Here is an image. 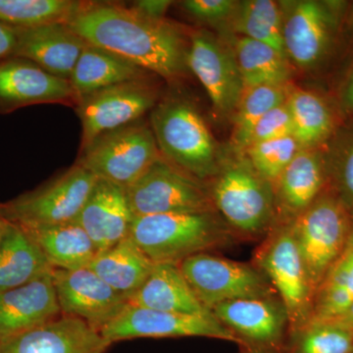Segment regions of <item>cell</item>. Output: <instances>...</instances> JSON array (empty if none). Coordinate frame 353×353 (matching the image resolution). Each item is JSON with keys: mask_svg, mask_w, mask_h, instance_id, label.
<instances>
[{"mask_svg": "<svg viewBox=\"0 0 353 353\" xmlns=\"http://www.w3.org/2000/svg\"><path fill=\"white\" fill-rule=\"evenodd\" d=\"M67 25L85 43L166 80H175L189 68V44L164 19L145 17L119 4L85 2Z\"/></svg>", "mask_w": 353, "mask_h": 353, "instance_id": "6da1fadb", "label": "cell"}, {"mask_svg": "<svg viewBox=\"0 0 353 353\" xmlns=\"http://www.w3.org/2000/svg\"><path fill=\"white\" fill-rule=\"evenodd\" d=\"M150 124L162 157L197 181L217 175L222 160L196 106L180 99L155 105Z\"/></svg>", "mask_w": 353, "mask_h": 353, "instance_id": "7a4b0ae2", "label": "cell"}, {"mask_svg": "<svg viewBox=\"0 0 353 353\" xmlns=\"http://www.w3.org/2000/svg\"><path fill=\"white\" fill-rule=\"evenodd\" d=\"M129 236L154 263L180 264L230 241L226 224L213 211L136 217Z\"/></svg>", "mask_w": 353, "mask_h": 353, "instance_id": "3957f363", "label": "cell"}, {"mask_svg": "<svg viewBox=\"0 0 353 353\" xmlns=\"http://www.w3.org/2000/svg\"><path fill=\"white\" fill-rule=\"evenodd\" d=\"M214 178L211 199L227 223L250 236L268 229L276 210L274 185L245 155L222 162Z\"/></svg>", "mask_w": 353, "mask_h": 353, "instance_id": "277c9868", "label": "cell"}, {"mask_svg": "<svg viewBox=\"0 0 353 353\" xmlns=\"http://www.w3.org/2000/svg\"><path fill=\"white\" fill-rule=\"evenodd\" d=\"M279 3L285 53L290 63L303 71L320 68L338 43L345 2L292 0Z\"/></svg>", "mask_w": 353, "mask_h": 353, "instance_id": "5b68a950", "label": "cell"}, {"mask_svg": "<svg viewBox=\"0 0 353 353\" xmlns=\"http://www.w3.org/2000/svg\"><path fill=\"white\" fill-rule=\"evenodd\" d=\"M352 213L334 192H324L292 220L297 248L313 294L345 248Z\"/></svg>", "mask_w": 353, "mask_h": 353, "instance_id": "8992f818", "label": "cell"}, {"mask_svg": "<svg viewBox=\"0 0 353 353\" xmlns=\"http://www.w3.org/2000/svg\"><path fill=\"white\" fill-rule=\"evenodd\" d=\"M99 178L80 164L38 189L0 204V215L23 228L75 222Z\"/></svg>", "mask_w": 353, "mask_h": 353, "instance_id": "52a82bcc", "label": "cell"}, {"mask_svg": "<svg viewBox=\"0 0 353 353\" xmlns=\"http://www.w3.org/2000/svg\"><path fill=\"white\" fill-rule=\"evenodd\" d=\"M152 128L134 122L92 141L77 163L128 190L161 157Z\"/></svg>", "mask_w": 353, "mask_h": 353, "instance_id": "ba28073f", "label": "cell"}, {"mask_svg": "<svg viewBox=\"0 0 353 353\" xmlns=\"http://www.w3.org/2000/svg\"><path fill=\"white\" fill-rule=\"evenodd\" d=\"M257 266L277 290L292 334L307 324L314 294L297 248L292 221L274 230L255 254Z\"/></svg>", "mask_w": 353, "mask_h": 353, "instance_id": "9c48e42d", "label": "cell"}, {"mask_svg": "<svg viewBox=\"0 0 353 353\" xmlns=\"http://www.w3.org/2000/svg\"><path fill=\"white\" fill-rule=\"evenodd\" d=\"M134 218L141 216L213 211L212 199L199 181L163 157L126 190Z\"/></svg>", "mask_w": 353, "mask_h": 353, "instance_id": "30bf717a", "label": "cell"}, {"mask_svg": "<svg viewBox=\"0 0 353 353\" xmlns=\"http://www.w3.org/2000/svg\"><path fill=\"white\" fill-rule=\"evenodd\" d=\"M179 266L199 301L210 311L226 301L271 296L266 279L248 264L202 252Z\"/></svg>", "mask_w": 353, "mask_h": 353, "instance_id": "8fae6325", "label": "cell"}, {"mask_svg": "<svg viewBox=\"0 0 353 353\" xmlns=\"http://www.w3.org/2000/svg\"><path fill=\"white\" fill-rule=\"evenodd\" d=\"M109 343L139 338L201 336L232 341L243 347L238 336L214 315H188L138 307L128 304L115 319L101 330Z\"/></svg>", "mask_w": 353, "mask_h": 353, "instance_id": "7c38bea8", "label": "cell"}, {"mask_svg": "<svg viewBox=\"0 0 353 353\" xmlns=\"http://www.w3.org/2000/svg\"><path fill=\"white\" fill-rule=\"evenodd\" d=\"M148 80L132 81L97 90L77 101L82 122V150L106 132L137 122L157 102Z\"/></svg>", "mask_w": 353, "mask_h": 353, "instance_id": "4fadbf2b", "label": "cell"}, {"mask_svg": "<svg viewBox=\"0 0 353 353\" xmlns=\"http://www.w3.org/2000/svg\"><path fill=\"white\" fill-rule=\"evenodd\" d=\"M188 67L205 88L218 115L232 117L245 87L230 43L206 30L192 32Z\"/></svg>", "mask_w": 353, "mask_h": 353, "instance_id": "5bb4252c", "label": "cell"}, {"mask_svg": "<svg viewBox=\"0 0 353 353\" xmlns=\"http://www.w3.org/2000/svg\"><path fill=\"white\" fill-rule=\"evenodd\" d=\"M53 284L61 314L78 318L101 332L129 304L92 269H53Z\"/></svg>", "mask_w": 353, "mask_h": 353, "instance_id": "9a60e30c", "label": "cell"}, {"mask_svg": "<svg viewBox=\"0 0 353 353\" xmlns=\"http://www.w3.org/2000/svg\"><path fill=\"white\" fill-rule=\"evenodd\" d=\"M213 315L243 343V348L280 353L285 347L287 312L271 297L241 299L218 304Z\"/></svg>", "mask_w": 353, "mask_h": 353, "instance_id": "2e32d148", "label": "cell"}, {"mask_svg": "<svg viewBox=\"0 0 353 353\" xmlns=\"http://www.w3.org/2000/svg\"><path fill=\"white\" fill-rule=\"evenodd\" d=\"M46 103L76 106L69 81L51 75L23 57L0 60V115Z\"/></svg>", "mask_w": 353, "mask_h": 353, "instance_id": "e0dca14e", "label": "cell"}, {"mask_svg": "<svg viewBox=\"0 0 353 353\" xmlns=\"http://www.w3.org/2000/svg\"><path fill=\"white\" fill-rule=\"evenodd\" d=\"M110 345L101 332L88 323L61 315L0 341V353H105Z\"/></svg>", "mask_w": 353, "mask_h": 353, "instance_id": "ac0fdd59", "label": "cell"}, {"mask_svg": "<svg viewBox=\"0 0 353 353\" xmlns=\"http://www.w3.org/2000/svg\"><path fill=\"white\" fill-rule=\"evenodd\" d=\"M134 220L126 190L99 179L75 222L99 252L128 238Z\"/></svg>", "mask_w": 353, "mask_h": 353, "instance_id": "d6986e66", "label": "cell"}, {"mask_svg": "<svg viewBox=\"0 0 353 353\" xmlns=\"http://www.w3.org/2000/svg\"><path fill=\"white\" fill-rule=\"evenodd\" d=\"M52 272L0 292V341L37 328L62 315Z\"/></svg>", "mask_w": 353, "mask_h": 353, "instance_id": "ffe728a7", "label": "cell"}, {"mask_svg": "<svg viewBox=\"0 0 353 353\" xmlns=\"http://www.w3.org/2000/svg\"><path fill=\"white\" fill-rule=\"evenodd\" d=\"M87 43L67 23L18 29L15 55L34 62L44 71L68 80Z\"/></svg>", "mask_w": 353, "mask_h": 353, "instance_id": "44dd1931", "label": "cell"}, {"mask_svg": "<svg viewBox=\"0 0 353 353\" xmlns=\"http://www.w3.org/2000/svg\"><path fill=\"white\" fill-rule=\"evenodd\" d=\"M329 181L327 150L301 148L274 185L276 208L294 220L324 194Z\"/></svg>", "mask_w": 353, "mask_h": 353, "instance_id": "7402d4cb", "label": "cell"}, {"mask_svg": "<svg viewBox=\"0 0 353 353\" xmlns=\"http://www.w3.org/2000/svg\"><path fill=\"white\" fill-rule=\"evenodd\" d=\"M138 307L188 315H211L202 305L179 264L155 263L145 284L129 299Z\"/></svg>", "mask_w": 353, "mask_h": 353, "instance_id": "603a6c76", "label": "cell"}, {"mask_svg": "<svg viewBox=\"0 0 353 353\" xmlns=\"http://www.w3.org/2000/svg\"><path fill=\"white\" fill-rule=\"evenodd\" d=\"M150 72L97 46L87 44L70 76L77 97L132 81L148 80Z\"/></svg>", "mask_w": 353, "mask_h": 353, "instance_id": "cb8c5ba5", "label": "cell"}, {"mask_svg": "<svg viewBox=\"0 0 353 353\" xmlns=\"http://www.w3.org/2000/svg\"><path fill=\"white\" fill-rule=\"evenodd\" d=\"M52 271L32 236L22 227L7 221L0 241V292L27 284Z\"/></svg>", "mask_w": 353, "mask_h": 353, "instance_id": "d4e9b609", "label": "cell"}, {"mask_svg": "<svg viewBox=\"0 0 353 353\" xmlns=\"http://www.w3.org/2000/svg\"><path fill=\"white\" fill-rule=\"evenodd\" d=\"M292 122V136L303 148H322L336 136V106L310 90L290 88L287 99Z\"/></svg>", "mask_w": 353, "mask_h": 353, "instance_id": "484cf974", "label": "cell"}, {"mask_svg": "<svg viewBox=\"0 0 353 353\" xmlns=\"http://www.w3.org/2000/svg\"><path fill=\"white\" fill-rule=\"evenodd\" d=\"M154 264L128 236L112 248L97 252L88 268L129 299L145 284Z\"/></svg>", "mask_w": 353, "mask_h": 353, "instance_id": "4316f807", "label": "cell"}, {"mask_svg": "<svg viewBox=\"0 0 353 353\" xmlns=\"http://www.w3.org/2000/svg\"><path fill=\"white\" fill-rule=\"evenodd\" d=\"M23 229L41 248L53 269L85 268L99 252L90 236L76 222Z\"/></svg>", "mask_w": 353, "mask_h": 353, "instance_id": "83f0119b", "label": "cell"}, {"mask_svg": "<svg viewBox=\"0 0 353 353\" xmlns=\"http://www.w3.org/2000/svg\"><path fill=\"white\" fill-rule=\"evenodd\" d=\"M352 303L353 223L345 248L316 292L310 318L305 327L332 321L343 314Z\"/></svg>", "mask_w": 353, "mask_h": 353, "instance_id": "f1b7e54d", "label": "cell"}, {"mask_svg": "<svg viewBox=\"0 0 353 353\" xmlns=\"http://www.w3.org/2000/svg\"><path fill=\"white\" fill-rule=\"evenodd\" d=\"M234 51L245 88L262 85H288L290 63L275 48L245 37H234Z\"/></svg>", "mask_w": 353, "mask_h": 353, "instance_id": "f546056e", "label": "cell"}, {"mask_svg": "<svg viewBox=\"0 0 353 353\" xmlns=\"http://www.w3.org/2000/svg\"><path fill=\"white\" fill-rule=\"evenodd\" d=\"M229 28L239 36L268 44L287 57L283 41L282 10L279 2L239 1Z\"/></svg>", "mask_w": 353, "mask_h": 353, "instance_id": "4dcf8cb0", "label": "cell"}, {"mask_svg": "<svg viewBox=\"0 0 353 353\" xmlns=\"http://www.w3.org/2000/svg\"><path fill=\"white\" fill-rule=\"evenodd\" d=\"M83 3L72 0H0V23L17 29L68 23Z\"/></svg>", "mask_w": 353, "mask_h": 353, "instance_id": "1f68e13d", "label": "cell"}, {"mask_svg": "<svg viewBox=\"0 0 353 353\" xmlns=\"http://www.w3.org/2000/svg\"><path fill=\"white\" fill-rule=\"evenodd\" d=\"M290 92L288 85H262L243 90L232 116L236 150L241 152L246 136L262 116L287 102Z\"/></svg>", "mask_w": 353, "mask_h": 353, "instance_id": "d6a6232c", "label": "cell"}, {"mask_svg": "<svg viewBox=\"0 0 353 353\" xmlns=\"http://www.w3.org/2000/svg\"><path fill=\"white\" fill-rule=\"evenodd\" d=\"M301 148L294 137L289 136L254 143L243 152L259 175L275 185Z\"/></svg>", "mask_w": 353, "mask_h": 353, "instance_id": "836d02e7", "label": "cell"}, {"mask_svg": "<svg viewBox=\"0 0 353 353\" xmlns=\"http://www.w3.org/2000/svg\"><path fill=\"white\" fill-rule=\"evenodd\" d=\"M294 338V353H353V332L336 322L309 325Z\"/></svg>", "mask_w": 353, "mask_h": 353, "instance_id": "e575fe53", "label": "cell"}, {"mask_svg": "<svg viewBox=\"0 0 353 353\" xmlns=\"http://www.w3.org/2000/svg\"><path fill=\"white\" fill-rule=\"evenodd\" d=\"M327 152L334 192L353 215V128L336 139Z\"/></svg>", "mask_w": 353, "mask_h": 353, "instance_id": "d590c367", "label": "cell"}, {"mask_svg": "<svg viewBox=\"0 0 353 353\" xmlns=\"http://www.w3.org/2000/svg\"><path fill=\"white\" fill-rule=\"evenodd\" d=\"M292 117L285 102L265 114L253 125L243 141L241 152L254 143L292 136Z\"/></svg>", "mask_w": 353, "mask_h": 353, "instance_id": "8d00e7d4", "label": "cell"}, {"mask_svg": "<svg viewBox=\"0 0 353 353\" xmlns=\"http://www.w3.org/2000/svg\"><path fill=\"white\" fill-rule=\"evenodd\" d=\"M239 1L234 0H185V12L199 22L214 27L230 26Z\"/></svg>", "mask_w": 353, "mask_h": 353, "instance_id": "74e56055", "label": "cell"}, {"mask_svg": "<svg viewBox=\"0 0 353 353\" xmlns=\"http://www.w3.org/2000/svg\"><path fill=\"white\" fill-rule=\"evenodd\" d=\"M334 106L343 119L353 118V57L336 88Z\"/></svg>", "mask_w": 353, "mask_h": 353, "instance_id": "f35d334b", "label": "cell"}, {"mask_svg": "<svg viewBox=\"0 0 353 353\" xmlns=\"http://www.w3.org/2000/svg\"><path fill=\"white\" fill-rule=\"evenodd\" d=\"M173 2L169 0H139L132 4V10L145 17L155 20H163L165 14Z\"/></svg>", "mask_w": 353, "mask_h": 353, "instance_id": "ab89813d", "label": "cell"}, {"mask_svg": "<svg viewBox=\"0 0 353 353\" xmlns=\"http://www.w3.org/2000/svg\"><path fill=\"white\" fill-rule=\"evenodd\" d=\"M17 43V28L0 23V60L14 57Z\"/></svg>", "mask_w": 353, "mask_h": 353, "instance_id": "60d3db41", "label": "cell"}, {"mask_svg": "<svg viewBox=\"0 0 353 353\" xmlns=\"http://www.w3.org/2000/svg\"><path fill=\"white\" fill-rule=\"evenodd\" d=\"M332 321L338 323L341 326L345 327V328L353 332V303L343 314L336 317V319L332 320Z\"/></svg>", "mask_w": 353, "mask_h": 353, "instance_id": "b9f144b4", "label": "cell"}, {"mask_svg": "<svg viewBox=\"0 0 353 353\" xmlns=\"http://www.w3.org/2000/svg\"><path fill=\"white\" fill-rule=\"evenodd\" d=\"M7 221L0 215V241H1L2 236H3L4 229H6Z\"/></svg>", "mask_w": 353, "mask_h": 353, "instance_id": "7bdbcfd3", "label": "cell"}, {"mask_svg": "<svg viewBox=\"0 0 353 353\" xmlns=\"http://www.w3.org/2000/svg\"><path fill=\"white\" fill-rule=\"evenodd\" d=\"M243 353H271V352H259V350H248V348H243Z\"/></svg>", "mask_w": 353, "mask_h": 353, "instance_id": "ee69618b", "label": "cell"}, {"mask_svg": "<svg viewBox=\"0 0 353 353\" xmlns=\"http://www.w3.org/2000/svg\"><path fill=\"white\" fill-rule=\"evenodd\" d=\"M350 25H352V30H353V6H352V11H350Z\"/></svg>", "mask_w": 353, "mask_h": 353, "instance_id": "f6af8a7d", "label": "cell"}]
</instances>
